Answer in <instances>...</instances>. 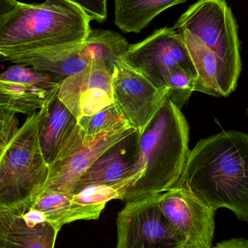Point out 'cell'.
<instances>
[{
	"mask_svg": "<svg viewBox=\"0 0 248 248\" xmlns=\"http://www.w3.org/2000/svg\"><path fill=\"white\" fill-rule=\"evenodd\" d=\"M174 187L186 188L215 211L227 208L248 224V134L230 130L200 140Z\"/></svg>",
	"mask_w": 248,
	"mask_h": 248,
	"instance_id": "obj_1",
	"label": "cell"
},
{
	"mask_svg": "<svg viewBox=\"0 0 248 248\" xmlns=\"http://www.w3.org/2000/svg\"><path fill=\"white\" fill-rule=\"evenodd\" d=\"M189 141L186 118L167 99L139 134L138 160L119 200L132 202L174 187L190 151Z\"/></svg>",
	"mask_w": 248,
	"mask_h": 248,
	"instance_id": "obj_2",
	"label": "cell"
},
{
	"mask_svg": "<svg viewBox=\"0 0 248 248\" xmlns=\"http://www.w3.org/2000/svg\"><path fill=\"white\" fill-rule=\"evenodd\" d=\"M91 20L65 0L18 2L0 17V55L10 58L44 48L85 40Z\"/></svg>",
	"mask_w": 248,
	"mask_h": 248,
	"instance_id": "obj_3",
	"label": "cell"
},
{
	"mask_svg": "<svg viewBox=\"0 0 248 248\" xmlns=\"http://www.w3.org/2000/svg\"><path fill=\"white\" fill-rule=\"evenodd\" d=\"M45 106L29 115L0 157V211L23 214L45 186L49 165L42 155L39 131Z\"/></svg>",
	"mask_w": 248,
	"mask_h": 248,
	"instance_id": "obj_4",
	"label": "cell"
},
{
	"mask_svg": "<svg viewBox=\"0 0 248 248\" xmlns=\"http://www.w3.org/2000/svg\"><path fill=\"white\" fill-rule=\"evenodd\" d=\"M173 29L198 36L230 69L242 71L238 25L226 0H199L178 19Z\"/></svg>",
	"mask_w": 248,
	"mask_h": 248,
	"instance_id": "obj_5",
	"label": "cell"
},
{
	"mask_svg": "<svg viewBox=\"0 0 248 248\" xmlns=\"http://www.w3.org/2000/svg\"><path fill=\"white\" fill-rule=\"evenodd\" d=\"M135 131L132 127L125 126L87 137L77 123L55 160L49 165L47 179L42 192L55 191L73 195L76 182L90 166L106 150Z\"/></svg>",
	"mask_w": 248,
	"mask_h": 248,
	"instance_id": "obj_6",
	"label": "cell"
},
{
	"mask_svg": "<svg viewBox=\"0 0 248 248\" xmlns=\"http://www.w3.org/2000/svg\"><path fill=\"white\" fill-rule=\"evenodd\" d=\"M162 194V193H161ZM160 194L126 202L118 214L116 248H181L183 236L159 206Z\"/></svg>",
	"mask_w": 248,
	"mask_h": 248,
	"instance_id": "obj_7",
	"label": "cell"
},
{
	"mask_svg": "<svg viewBox=\"0 0 248 248\" xmlns=\"http://www.w3.org/2000/svg\"><path fill=\"white\" fill-rule=\"evenodd\" d=\"M113 103L139 134L168 99L167 88L155 87L145 76L121 60L112 74Z\"/></svg>",
	"mask_w": 248,
	"mask_h": 248,
	"instance_id": "obj_8",
	"label": "cell"
},
{
	"mask_svg": "<svg viewBox=\"0 0 248 248\" xmlns=\"http://www.w3.org/2000/svg\"><path fill=\"white\" fill-rule=\"evenodd\" d=\"M122 60L158 88H166L163 77L173 67H182L196 76L182 33L173 27L162 28L141 42L130 45Z\"/></svg>",
	"mask_w": 248,
	"mask_h": 248,
	"instance_id": "obj_9",
	"label": "cell"
},
{
	"mask_svg": "<svg viewBox=\"0 0 248 248\" xmlns=\"http://www.w3.org/2000/svg\"><path fill=\"white\" fill-rule=\"evenodd\" d=\"M159 206L165 217L185 239V246L212 247L215 210L185 187L160 194Z\"/></svg>",
	"mask_w": 248,
	"mask_h": 248,
	"instance_id": "obj_10",
	"label": "cell"
},
{
	"mask_svg": "<svg viewBox=\"0 0 248 248\" xmlns=\"http://www.w3.org/2000/svg\"><path fill=\"white\" fill-rule=\"evenodd\" d=\"M61 80L48 73L16 64L0 74V106L30 115L58 93Z\"/></svg>",
	"mask_w": 248,
	"mask_h": 248,
	"instance_id": "obj_11",
	"label": "cell"
},
{
	"mask_svg": "<svg viewBox=\"0 0 248 248\" xmlns=\"http://www.w3.org/2000/svg\"><path fill=\"white\" fill-rule=\"evenodd\" d=\"M57 95L76 119L91 116L113 104L112 74L103 62L92 61L61 80Z\"/></svg>",
	"mask_w": 248,
	"mask_h": 248,
	"instance_id": "obj_12",
	"label": "cell"
},
{
	"mask_svg": "<svg viewBox=\"0 0 248 248\" xmlns=\"http://www.w3.org/2000/svg\"><path fill=\"white\" fill-rule=\"evenodd\" d=\"M138 156L139 133L135 131L106 150L90 166L76 182L73 194L94 185L124 184L125 187L132 176Z\"/></svg>",
	"mask_w": 248,
	"mask_h": 248,
	"instance_id": "obj_13",
	"label": "cell"
},
{
	"mask_svg": "<svg viewBox=\"0 0 248 248\" xmlns=\"http://www.w3.org/2000/svg\"><path fill=\"white\" fill-rule=\"evenodd\" d=\"M82 42L44 48L23 54L8 61L48 73L61 80L84 70L87 63L81 55Z\"/></svg>",
	"mask_w": 248,
	"mask_h": 248,
	"instance_id": "obj_14",
	"label": "cell"
},
{
	"mask_svg": "<svg viewBox=\"0 0 248 248\" xmlns=\"http://www.w3.org/2000/svg\"><path fill=\"white\" fill-rule=\"evenodd\" d=\"M60 230L49 222L29 226L19 213L0 211V248H55Z\"/></svg>",
	"mask_w": 248,
	"mask_h": 248,
	"instance_id": "obj_15",
	"label": "cell"
},
{
	"mask_svg": "<svg viewBox=\"0 0 248 248\" xmlns=\"http://www.w3.org/2000/svg\"><path fill=\"white\" fill-rule=\"evenodd\" d=\"M31 208L43 213L47 222L61 230L65 224L78 220L98 219L106 205H88L74 194L45 191Z\"/></svg>",
	"mask_w": 248,
	"mask_h": 248,
	"instance_id": "obj_16",
	"label": "cell"
},
{
	"mask_svg": "<svg viewBox=\"0 0 248 248\" xmlns=\"http://www.w3.org/2000/svg\"><path fill=\"white\" fill-rule=\"evenodd\" d=\"M57 93L45 106L39 125V144L48 165L55 160L67 136L77 123V119L59 100Z\"/></svg>",
	"mask_w": 248,
	"mask_h": 248,
	"instance_id": "obj_17",
	"label": "cell"
},
{
	"mask_svg": "<svg viewBox=\"0 0 248 248\" xmlns=\"http://www.w3.org/2000/svg\"><path fill=\"white\" fill-rule=\"evenodd\" d=\"M186 0H115V23L124 33H140L162 12Z\"/></svg>",
	"mask_w": 248,
	"mask_h": 248,
	"instance_id": "obj_18",
	"label": "cell"
},
{
	"mask_svg": "<svg viewBox=\"0 0 248 248\" xmlns=\"http://www.w3.org/2000/svg\"><path fill=\"white\" fill-rule=\"evenodd\" d=\"M130 45L117 32L91 29L85 40L83 41L81 55L87 64L92 61L103 62L112 74L115 65L126 53Z\"/></svg>",
	"mask_w": 248,
	"mask_h": 248,
	"instance_id": "obj_19",
	"label": "cell"
},
{
	"mask_svg": "<svg viewBox=\"0 0 248 248\" xmlns=\"http://www.w3.org/2000/svg\"><path fill=\"white\" fill-rule=\"evenodd\" d=\"M77 125L87 137H94L103 133L131 126L114 103L91 116L78 118Z\"/></svg>",
	"mask_w": 248,
	"mask_h": 248,
	"instance_id": "obj_20",
	"label": "cell"
},
{
	"mask_svg": "<svg viewBox=\"0 0 248 248\" xmlns=\"http://www.w3.org/2000/svg\"><path fill=\"white\" fill-rule=\"evenodd\" d=\"M163 81L168 90V99L182 110L195 92L196 76L182 67L174 66L166 72Z\"/></svg>",
	"mask_w": 248,
	"mask_h": 248,
	"instance_id": "obj_21",
	"label": "cell"
},
{
	"mask_svg": "<svg viewBox=\"0 0 248 248\" xmlns=\"http://www.w3.org/2000/svg\"><path fill=\"white\" fill-rule=\"evenodd\" d=\"M16 113L0 106V146L5 147L19 130Z\"/></svg>",
	"mask_w": 248,
	"mask_h": 248,
	"instance_id": "obj_22",
	"label": "cell"
},
{
	"mask_svg": "<svg viewBox=\"0 0 248 248\" xmlns=\"http://www.w3.org/2000/svg\"><path fill=\"white\" fill-rule=\"evenodd\" d=\"M78 7L91 20L101 23L108 16L107 0H65Z\"/></svg>",
	"mask_w": 248,
	"mask_h": 248,
	"instance_id": "obj_23",
	"label": "cell"
},
{
	"mask_svg": "<svg viewBox=\"0 0 248 248\" xmlns=\"http://www.w3.org/2000/svg\"><path fill=\"white\" fill-rule=\"evenodd\" d=\"M215 248H248V239L235 237L217 243Z\"/></svg>",
	"mask_w": 248,
	"mask_h": 248,
	"instance_id": "obj_24",
	"label": "cell"
},
{
	"mask_svg": "<svg viewBox=\"0 0 248 248\" xmlns=\"http://www.w3.org/2000/svg\"><path fill=\"white\" fill-rule=\"evenodd\" d=\"M18 2L17 0H0V17L14 10ZM4 61H7V59L0 55V64Z\"/></svg>",
	"mask_w": 248,
	"mask_h": 248,
	"instance_id": "obj_25",
	"label": "cell"
},
{
	"mask_svg": "<svg viewBox=\"0 0 248 248\" xmlns=\"http://www.w3.org/2000/svg\"><path fill=\"white\" fill-rule=\"evenodd\" d=\"M181 248H215L214 247L211 248H202V247H198V246H184L183 247Z\"/></svg>",
	"mask_w": 248,
	"mask_h": 248,
	"instance_id": "obj_26",
	"label": "cell"
},
{
	"mask_svg": "<svg viewBox=\"0 0 248 248\" xmlns=\"http://www.w3.org/2000/svg\"><path fill=\"white\" fill-rule=\"evenodd\" d=\"M3 150H4V147L0 146V157H1V154H2Z\"/></svg>",
	"mask_w": 248,
	"mask_h": 248,
	"instance_id": "obj_27",
	"label": "cell"
},
{
	"mask_svg": "<svg viewBox=\"0 0 248 248\" xmlns=\"http://www.w3.org/2000/svg\"><path fill=\"white\" fill-rule=\"evenodd\" d=\"M246 113H247V115L248 116V108H247V111H246Z\"/></svg>",
	"mask_w": 248,
	"mask_h": 248,
	"instance_id": "obj_28",
	"label": "cell"
}]
</instances>
